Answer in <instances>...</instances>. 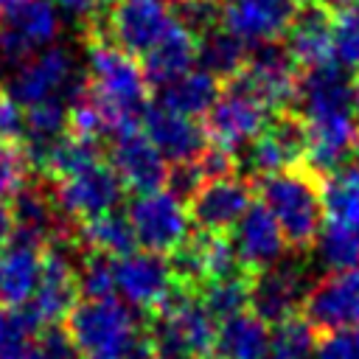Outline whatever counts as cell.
Listing matches in <instances>:
<instances>
[{"label":"cell","mask_w":359,"mask_h":359,"mask_svg":"<svg viewBox=\"0 0 359 359\" xmlns=\"http://www.w3.org/2000/svg\"><path fill=\"white\" fill-rule=\"evenodd\" d=\"M87 98L104 118L107 132L115 137L140 129L149 109V79L143 67L107 39H93L84 56Z\"/></svg>","instance_id":"obj_1"},{"label":"cell","mask_w":359,"mask_h":359,"mask_svg":"<svg viewBox=\"0 0 359 359\" xmlns=\"http://www.w3.org/2000/svg\"><path fill=\"white\" fill-rule=\"evenodd\" d=\"M258 202L272 213L292 250H309L317 244L325 224L323 182L309 168H292L264 177Z\"/></svg>","instance_id":"obj_2"},{"label":"cell","mask_w":359,"mask_h":359,"mask_svg":"<svg viewBox=\"0 0 359 359\" xmlns=\"http://www.w3.org/2000/svg\"><path fill=\"white\" fill-rule=\"evenodd\" d=\"M65 334L81 359H123L143 337L132 309L115 297H81L65 320Z\"/></svg>","instance_id":"obj_3"},{"label":"cell","mask_w":359,"mask_h":359,"mask_svg":"<svg viewBox=\"0 0 359 359\" xmlns=\"http://www.w3.org/2000/svg\"><path fill=\"white\" fill-rule=\"evenodd\" d=\"M216 317L196 292L177 289L149 317V342L157 359H210L216 342Z\"/></svg>","instance_id":"obj_4"},{"label":"cell","mask_w":359,"mask_h":359,"mask_svg":"<svg viewBox=\"0 0 359 359\" xmlns=\"http://www.w3.org/2000/svg\"><path fill=\"white\" fill-rule=\"evenodd\" d=\"M87 81L79 79L76 59L65 45H50L25 62L8 67L6 76V95L14 98L22 109L48 104V101H65L70 107L73 98L84 93Z\"/></svg>","instance_id":"obj_5"},{"label":"cell","mask_w":359,"mask_h":359,"mask_svg":"<svg viewBox=\"0 0 359 359\" xmlns=\"http://www.w3.org/2000/svg\"><path fill=\"white\" fill-rule=\"evenodd\" d=\"M135 241L146 252L171 255L191 238V213L188 205L168 188L137 194L126 210Z\"/></svg>","instance_id":"obj_6"},{"label":"cell","mask_w":359,"mask_h":359,"mask_svg":"<svg viewBox=\"0 0 359 359\" xmlns=\"http://www.w3.org/2000/svg\"><path fill=\"white\" fill-rule=\"evenodd\" d=\"M62 8L56 0H28L0 14V65L8 70L28 56L56 45Z\"/></svg>","instance_id":"obj_7"},{"label":"cell","mask_w":359,"mask_h":359,"mask_svg":"<svg viewBox=\"0 0 359 359\" xmlns=\"http://www.w3.org/2000/svg\"><path fill=\"white\" fill-rule=\"evenodd\" d=\"M76 241H53L45 247L39 283L31 303L25 306L42 323V328L45 325L53 328L59 320H67L73 306L81 300V286H79L81 261L76 264Z\"/></svg>","instance_id":"obj_8"},{"label":"cell","mask_w":359,"mask_h":359,"mask_svg":"<svg viewBox=\"0 0 359 359\" xmlns=\"http://www.w3.org/2000/svg\"><path fill=\"white\" fill-rule=\"evenodd\" d=\"M174 25L171 0H115L104 17L101 39L123 53L146 56Z\"/></svg>","instance_id":"obj_9"},{"label":"cell","mask_w":359,"mask_h":359,"mask_svg":"<svg viewBox=\"0 0 359 359\" xmlns=\"http://www.w3.org/2000/svg\"><path fill=\"white\" fill-rule=\"evenodd\" d=\"M112 286L126 306L140 311H157L180 289L171 261L146 250L112 258Z\"/></svg>","instance_id":"obj_10"},{"label":"cell","mask_w":359,"mask_h":359,"mask_svg":"<svg viewBox=\"0 0 359 359\" xmlns=\"http://www.w3.org/2000/svg\"><path fill=\"white\" fill-rule=\"evenodd\" d=\"M297 79H300L297 65L289 56L286 45L264 42V45L250 48L244 70L230 84L241 87L244 93H250L258 104H264L272 112V109H280L289 101H294Z\"/></svg>","instance_id":"obj_11"},{"label":"cell","mask_w":359,"mask_h":359,"mask_svg":"<svg viewBox=\"0 0 359 359\" xmlns=\"http://www.w3.org/2000/svg\"><path fill=\"white\" fill-rule=\"evenodd\" d=\"M56 205L62 208V213L70 222H93L98 216H107L115 210V205L123 196V182L118 180V174L112 171L109 163L98 160L70 177L56 180V185L50 188Z\"/></svg>","instance_id":"obj_12"},{"label":"cell","mask_w":359,"mask_h":359,"mask_svg":"<svg viewBox=\"0 0 359 359\" xmlns=\"http://www.w3.org/2000/svg\"><path fill=\"white\" fill-rule=\"evenodd\" d=\"M205 118H208L205 135H208L210 146H216L227 154H236V151H244L264 132V126L269 123L272 115L250 93L230 84Z\"/></svg>","instance_id":"obj_13"},{"label":"cell","mask_w":359,"mask_h":359,"mask_svg":"<svg viewBox=\"0 0 359 359\" xmlns=\"http://www.w3.org/2000/svg\"><path fill=\"white\" fill-rule=\"evenodd\" d=\"M309 289H311V283H309L306 269L300 264L283 258L280 264L252 275L250 306L266 325L269 323L278 325V323L292 320L303 311Z\"/></svg>","instance_id":"obj_14"},{"label":"cell","mask_w":359,"mask_h":359,"mask_svg":"<svg viewBox=\"0 0 359 359\" xmlns=\"http://www.w3.org/2000/svg\"><path fill=\"white\" fill-rule=\"evenodd\" d=\"M303 320L325 334L359 328V272H328L323 280L311 283L303 303Z\"/></svg>","instance_id":"obj_15"},{"label":"cell","mask_w":359,"mask_h":359,"mask_svg":"<svg viewBox=\"0 0 359 359\" xmlns=\"http://www.w3.org/2000/svg\"><path fill=\"white\" fill-rule=\"evenodd\" d=\"M306 160V129L297 115L280 112L269 118L264 132L244 149V165L255 177H272L297 168Z\"/></svg>","instance_id":"obj_16"},{"label":"cell","mask_w":359,"mask_h":359,"mask_svg":"<svg viewBox=\"0 0 359 359\" xmlns=\"http://www.w3.org/2000/svg\"><path fill=\"white\" fill-rule=\"evenodd\" d=\"M250 205H252V185L230 174L222 180L202 182L196 194L188 199V213L191 222L199 227V233L224 236L241 222Z\"/></svg>","instance_id":"obj_17"},{"label":"cell","mask_w":359,"mask_h":359,"mask_svg":"<svg viewBox=\"0 0 359 359\" xmlns=\"http://www.w3.org/2000/svg\"><path fill=\"white\" fill-rule=\"evenodd\" d=\"M294 11L297 0H222V28L255 48L286 36Z\"/></svg>","instance_id":"obj_18"},{"label":"cell","mask_w":359,"mask_h":359,"mask_svg":"<svg viewBox=\"0 0 359 359\" xmlns=\"http://www.w3.org/2000/svg\"><path fill=\"white\" fill-rule=\"evenodd\" d=\"M109 165L123 182V188L135 194H149L165 185L168 163L146 137L143 129H129L112 137L109 143Z\"/></svg>","instance_id":"obj_19"},{"label":"cell","mask_w":359,"mask_h":359,"mask_svg":"<svg viewBox=\"0 0 359 359\" xmlns=\"http://www.w3.org/2000/svg\"><path fill=\"white\" fill-rule=\"evenodd\" d=\"M286 247L289 244H286L278 222L261 202H252L247 208V213L241 216V222L233 227V250H236L241 266L252 275L280 264Z\"/></svg>","instance_id":"obj_20"},{"label":"cell","mask_w":359,"mask_h":359,"mask_svg":"<svg viewBox=\"0 0 359 359\" xmlns=\"http://www.w3.org/2000/svg\"><path fill=\"white\" fill-rule=\"evenodd\" d=\"M143 132L163 154L165 163H194L208 149V135L196 123V118L171 112L160 104H151L143 115Z\"/></svg>","instance_id":"obj_21"},{"label":"cell","mask_w":359,"mask_h":359,"mask_svg":"<svg viewBox=\"0 0 359 359\" xmlns=\"http://www.w3.org/2000/svg\"><path fill=\"white\" fill-rule=\"evenodd\" d=\"M42 255L45 247L22 236H11V241L0 247V306L25 309L31 303L42 272Z\"/></svg>","instance_id":"obj_22"},{"label":"cell","mask_w":359,"mask_h":359,"mask_svg":"<svg viewBox=\"0 0 359 359\" xmlns=\"http://www.w3.org/2000/svg\"><path fill=\"white\" fill-rule=\"evenodd\" d=\"M286 50L303 70L334 62V14L317 3H303L286 31Z\"/></svg>","instance_id":"obj_23"},{"label":"cell","mask_w":359,"mask_h":359,"mask_svg":"<svg viewBox=\"0 0 359 359\" xmlns=\"http://www.w3.org/2000/svg\"><path fill=\"white\" fill-rule=\"evenodd\" d=\"M269 325L255 311H238L219 323L213 359H266Z\"/></svg>","instance_id":"obj_24"},{"label":"cell","mask_w":359,"mask_h":359,"mask_svg":"<svg viewBox=\"0 0 359 359\" xmlns=\"http://www.w3.org/2000/svg\"><path fill=\"white\" fill-rule=\"evenodd\" d=\"M140 67L154 87L174 81L177 76L196 67V36L174 22L168 28V34L143 56Z\"/></svg>","instance_id":"obj_25"},{"label":"cell","mask_w":359,"mask_h":359,"mask_svg":"<svg viewBox=\"0 0 359 359\" xmlns=\"http://www.w3.org/2000/svg\"><path fill=\"white\" fill-rule=\"evenodd\" d=\"M219 95H222L219 81L210 73L194 67V70L177 76L174 81L157 87V101L154 104H160L171 112L196 118V115H208L210 107L219 101Z\"/></svg>","instance_id":"obj_26"},{"label":"cell","mask_w":359,"mask_h":359,"mask_svg":"<svg viewBox=\"0 0 359 359\" xmlns=\"http://www.w3.org/2000/svg\"><path fill=\"white\" fill-rule=\"evenodd\" d=\"M323 213L325 227L359 233V163H348L323 177Z\"/></svg>","instance_id":"obj_27"},{"label":"cell","mask_w":359,"mask_h":359,"mask_svg":"<svg viewBox=\"0 0 359 359\" xmlns=\"http://www.w3.org/2000/svg\"><path fill=\"white\" fill-rule=\"evenodd\" d=\"M247 53H250V48L238 36L224 31L222 25L196 39V67L210 73L216 81H222V79L233 81L244 70Z\"/></svg>","instance_id":"obj_28"},{"label":"cell","mask_w":359,"mask_h":359,"mask_svg":"<svg viewBox=\"0 0 359 359\" xmlns=\"http://www.w3.org/2000/svg\"><path fill=\"white\" fill-rule=\"evenodd\" d=\"M79 244L87 247V252H101L107 258H121L135 252V233L126 216L121 213H107L93 222L79 224Z\"/></svg>","instance_id":"obj_29"},{"label":"cell","mask_w":359,"mask_h":359,"mask_svg":"<svg viewBox=\"0 0 359 359\" xmlns=\"http://www.w3.org/2000/svg\"><path fill=\"white\" fill-rule=\"evenodd\" d=\"M42 323L28 309L0 306V359H28L39 342Z\"/></svg>","instance_id":"obj_30"},{"label":"cell","mask_w":359,"mask_h":359,"mask_svg":"<svg viewBox=\"0 0 359 359\" xmlns=\"http://www.w3.org/2000/svg\"><path fill=\"white\" fill-rule=\"evenodd\" d=\"M250 289H252V275L241 272V275H233V278L213 280L205 289H199L196 294L205 303V309L216 317V323H222V320H227V317H233L238 311H247Z\"/></svg>","instance_id":"obj_31"},{"label":"cell","mask_w":359,"mask_h":359,"mask_svg":"<svg viewBox=\"0 0 359 359\" xmlns=\"http://www.w3.org/2000/svg\"><path fill=\"white\" fill-rule=\"evenodd\" d=\"M314 353H317L314 328L303 320V314L275 325L269 337L266 359H314Z\"/></svg>","instance_id":"obj_32"},{"label":"cell","mask_w":359,"mask_h":359,"mask_svg":"<svg viewBox=\"0 0 359 359\" xmlns=\"http://www.w3.org/2000/svg\"><path fill=\"white\" fill-rule=\"evenodd\" d=\"M317 252H320V261L331 272L356 269V264H359V233L323 224L320 238H317Z\"/></svg>","instance_id":"obj_33"},{"label":"cell","mask_w":359,"mask_h":359,"mask_svg":"<svg viewBox=\"0 0 359 359\" xmlns=\"http://www.w3.org/2000/svg\"><path fill=\"white\" fill-rule=\"evenodd\" d=\"M334 59L359 70V0L334 14Z\"/></svg>","instance_id":"obj_34"},{"label":"cell","mask_w":359,"mask_h":359,"mask_svg":"<svg viewBox=\"0 0 359 359\" xmlns=\"http://www.w3.org/2000/svg\"><path fill=\"white\" fill-rule=\"evenodd\" d=\"M174 22L196 39L222 25V3L216 0H171Z\"/></svg>","instance_id":"obj_35"},{"label":"cell","mask_w":359,"mask_h":359,"mask_svg":"<svg viewBox=\"0 0 359 359\" xmlns=\"http://www.w3.org/2000/svg\"><path fill=\"white\" fill-rule=\"evenodd\" d=\"M81 297H112V258L101 252H84L79 264Z\"/></svg>","instance_id":"obj_36"},{"label":"cell","mask_w":359,"mask_h":359,"mask_svg":"<svg viewBox=\"0 0 359 359\" xmlns=\"http://www.w3.org/2000/svg\"><path fill=\"white\" fill-rule=\"evenodd\" d=\"M28 157L17 143H0V202H11L14 194L25 185Z\"/></svg>","instance_id":"obj_37"},{"label":"cell","mask_w":359,"mask_h":359,"mask_svg":"<svg viewBox=\"0 0 359 359\" xmlns=\"http://www.w3.org/2000/svg\"><path fill=\"white\" fill-rule=\"evenodd\" d=\"M314 359H359V328L325 334L317 342Z\"/></svg>","instance_id":"obj_38"},{"label":"cell","mask_w":359,"mask_h":359,"mask_svg":"<svg viewBox=\"0 0 359 359\" xmlns=\"http://www.w3.org/2000/svg\"><path fill=\"white\" fill-rule=\"evenodd\" d=\"M28 359H81V356L76 353V348L70 345V339L62 328H48V331H42V337Z\"/></svg>","instance_id":"obj_39"},{"label":"cell","mask_w":359,"mask_h":359,"mask_svg":"<svg viewBox=\"0 0 359 359\" xmlns=\"http://www.w3.org/2000/svg\"><path fill=\"white\" fill-rule=\"evenodd\" d=\"M25 135V109L0 93V143H17Z\"/></svg>","instance_id":"obj_40"},{"label":"cell","mask_w":359,"mask_h":359,"mask_svg":"<svg viewBox=\"0 0 359 359\" xmlns=\"http://www.w3.org/2000/svg\"><path fill=\"white\" fill-rule=\"evenodd\" d=\"M56 3L62 11H67L73 17H95L107 6V0H56Z\"/></svg>","instance_id":"obj_41"},{"label":"cell","mask_w":359,"mask_h":359,"mask_svg":"<svg viewBox=\"0 0 359 359\" xmlns=\"http://www.w3.org/2000/svg\"><path fill=\"white\" fill-rule=\"evenodd\" d=\"M14 236V216H11V202H0V247L8 244Z\"/></svg>","instance_id":"obj_42"},{"label":"cell","mask_w":359,"mask_h":359,"mask_svg":"<svg viewBox=\"0 0 359 359\" xmlns=\"http://www.w3.org/2000/svg\"><path fill=\"white\" fill-rule=\"evenodd\" d=\"M123 359H157V356H154V351H151L149 337H140V342H137V345H135Z\"/></svg>","instance_id":"obj_43"},{"label":"cell","mask_w":359,"mask_h":359,"mask_svg":"<svg viewBox=\"0 0 359 359\" xmlns=\"http://www.w3.org/2000/svg\"><path fill=\"white\" fill-rule=\"evenodd\" d=\"M306 3H317V6H323V8H345L348 3H353V0H306Z\"/></svg>","instance_id":"obj_44"},{"label":"cell","mask_w":359,"mask_h":359,"mask_svg":"<svg viewBox=\"0 0 359 359\" xmlns=\"http://www.w3.org/2000/svg\"><path fill=\"white\" fill-rule=\"evenodd\" d=\"M22 3H28V0H0V14L17 8V6H22Z\"/></svg>","instance_id":"obj_45"},{"label":"cell","mask_w":359,"mask_h":359,"mask_svg":"<svg viewBox=\"0 0 359 359\" xmlns=\"http://www.w3.org/2000/svg\"><path fill=\"white\" fill-rule=\"evenodd\" d=\"M353 104H356V115H359V76L353 81Z\"/></svg>","instance_id":"obj_46"},{"label":"cell","mask_w":359,"mask_h":359,"mask_svg":"<svg viewBox=\"0 0 359 359\" xmlns=\"http://www.w3.org/2000/svg\"><path fill=\"white\" fill-rule=\"evenodd\" d=\"M210 359H213V356H210Z\"/></svg>","instance_id":"obj_47"}]
</instances>
